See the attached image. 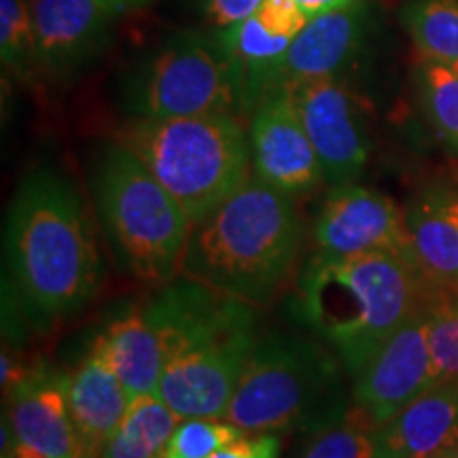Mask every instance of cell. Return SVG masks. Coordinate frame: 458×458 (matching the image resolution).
Masks as SVG:
<instances>
[{
	"label": "cell",
	"instance_id": "cell-1",
	"mask_svg": "<svg viewBox=\"0 0 458 458\" xmlns=\"http://www.w3.org/2000/svg\"><path fill=\"white\" fill-rule=\"evenodd\" d=\"M4 253L13 291L38 320L71 317L100 289L102 263L94 229L72 182L34 168L9 204Z\"/></svg>",
	"mask_w": 458,
	"mask_h": 458
},
{
	"label": "cell",
	"instance_id": "cell-2",
	"mask_svg": "<svg viewBox=\"0 0 458 458\" xmlns=\"http://www.w3.org/2000/svg\"><path fill=\"white\" fill-rule=\"evenodd\" d=\"M164 344L159 397L185 418H225L259 340L253 306L179 276L145 308Z\"/></svg>",
	"mask_w": 458,
	"mask_h": 458
},
{
	"label": "cell",
	"instance_id": "cell-3",
	"mask_svg": "<svg viewBox=\"0 0 458 458\" xmlns=\"http://www.w3.org/2000/svg\"><path fill=\"white\" fill-rule=\"evenodd\" d=\"M300 249L293 198L250 174L219 208L193 223L181 276L263 308L293 274Z\"/></svg>",
	"mask_w": 458,
	"mask_h": 458
},
{
	"label": "cell",
	"instance_id": "cell-4",
	"mask_svg": "<svg viewBox=\"0 0 458 458\" xmlns=\"http://www.w3.org/2000/svg\"><path fill=\"white\" fill-rule=\"evenodd\" d=\"M422 283L414 263L393 253L314 255L300 278V306L354 377L401 325L427 310Z\"/></svg>",
	"mask_w": 458,
	"mask_h": 458
},
{
	"label": "cell",
	"instance_id": "cell-5",
	"mask_svg": "<svg viewBox=\"0 0 458 458\" xmlns=\"http://www.w3.org/2000/svg\"><path fill=\"white\" fill-rule=\"evenodd\" d=\"M198 223L249 179V134L233 113L134 119L119 140Z\"/></svg>",
	"mask_w": 458,
	"mask_h": 458
},
{
	"label": "cell",
	"instance_id": "cell-6",
	"mask_svg": "<svg viewBox=\"0 0 458 458\" xmlns=\"http://www.w3.org/2000/svg\"><path fill=\"white\" fill-rule=\"evenodd\" d=\"M94 193L108 244L131 278L148 286H165L181 276L191 221L168 189L122 142L102 153Z\"/></svg>",
	"mask_w": 458,
	"mask_h": 458
},
{
	"label": "cell",
	"instance_id": "cell-7",
	"mask_svg": "<svg viewBox=\"0 0 458 458\" xmlns=\"http://www.w3.org/2000/svg\"><path fill=\"white\" fill-rule=\"evenodd\" d=\"M122 91L123 108L134 119L246 114L244 72L216 34H170L131 68Z\"/></svg>",
	"mask_w": 458,
	"mask_h": 458
},
{
	"label": "cell",
	"instance_id": "cell-8",
	"mask_svg": "<svg viewBox=\"0 0 458 458\" xmlns=\"http://www.w3.org/2000/svg\"><path fill=\"white\" fill-rule=\"evenodd\" d=\"M335 360L301 335H263L250 351L225 420L244 433H276L297 425L327 397Z\"/></svg>",
	"mask_w": 458,
	"mask_h": 458
},
{
	"label": "cell",
	"instance_id": "cell-9",
	"mask_svg": "<svg viewBox=\"0 0 458 458\" xmlns=\"http://www.w3.org/2000/svg\"><path fill=\"white\" fill-rule=\"evenodd\" d=\"M314 242L323 259L393 253L414 263L405 210L385 193L354 182L331 187L314 223Z\"/></svg>",
	"mask_w": 458,
	"mask_h": 458
},
{
	"label": "cell",
	"instance_id": "cell-10",
	"mask_svg": "<svg viewBox=\"0 0 458 458\" xmlns=\"http://www.w3.org/2000/svg\"><path fill=\"white\" fill-rule=\"evenodd\" d=\"M293 96L325 182L331 187L354 182L371 156L365 111L344 79H314L286 88Z\"/></svg>",
	"mask_w": 458,
	"mask_h": 458
},
{
	"label": "cell",
	"instance_id": "cell-11",
	"mask_svg": "<svg viewBox=\"0 0 458 458\" xmlns=\"http://www.w3.org/2000/svg\"><path fill=\"white\" fill-rule=\"evenodd\" d=\"M371 30L374 11L365 0H359L352 7L312 17L291 41L286 54L270 68L263 81L261 100L272 91L293 88L303 81L344 79L363 55Z\"/></svg>",
	"mask_w": 458,
	"mask_h": 458
},
{
	"label": "cell",
	"instance_id": "cell-12",
	"mask_svg": "<svg viewBox=\"0 0 458 458\" xmlns=\"http://www.w3.org/2000/svg\"><path fill=\"white\" fill-rule=\"evenodd\" d=\"M249 147L253 174L293 199L325 182L323 165L289 89L272 91L253 108Z\"/></svg>",
	"mask_w": 458,
	"mask_h": 458
},
{
	"label": "cell",
	"instance_id": "cell-13",
	"mask_svg": "<svg viewBox=\"0 0 458 458\" xmlns=\"http://www.w3.org/2000/svg\"><path fill=\"white\" fill-rule=\"evenodd\" d=\"M435 385L439 374L428 346L427 310H422L401 325L354 376V403L380 427Z\"/></svg>",
	"mask_w": 458,
	"mask_h": 458
},
{
	"label": "cell",
	"instance_id": "cell-14",
	"mask_svg": "<svg viewBox=\"0 0 458 458\" xmlns=\"http://www.w3.org/2000/svg\"><path fill=\"white\" fill-rule=\"evenodd\" d=\"M37 68L51 79L83 71L111 43V20L98 0H30Z\"/></svg>",
	"mask_w": 458,
	"mask_h": 458
},
{
	"label": "cell",
	"instance_id": "cell-15",
	"mask_svg": "<svg viewBox=\"0 0 458 458\" xmlns=\"http://www.w3.org/2000/svg\"><path fill=\"white\" fill-rule=\"evenodd\" d=\"M376 458H450L458 448V382H439L377 427Z\"/></svg>",
	"mask_w": 458,
	"mask_h": 458
},
{
	"label": "cell",
	"instance_id": "cell-16",
	"mask_svg": "<svg viewBox=\"0 0 458 458\" xmlns=\"http://www.w3.org/2000/svg\"><path fill=\"white\" fill-rule=\"evenodd\" d=\"M9 427L15 445L43 458L77 456L74 435L66 401V377L45 371L28 374L9 393Z\"/></svg>",
	"mask_w": 458,
	"mask_h": 458
},
{
	"label": "cell",
	"instance_id": "cell-17",
	"mask_svg": "<svg viewBox=\"0 0 458 458\" xmlns=\"http://www.w3.org/2000/svg\"><path fill=\"white\" fill-rule=\"evenodd\" d=\"M66 401L79 456H102L122 425L130 394L96 346H91L81 365L66 377Z\"/></svg>",
	"mask_w": 458,
	"mask_h": 458
},
{
	"label": "cell",
	"instance_id": "cell-18",
	"mask_svg": "<svg viewBox=\"0 0 458 458\" xmlns=\"http://www.w3.org/2000/svg\"><path fill=\"white\" fill-rule=\"evenodd\" d=\"M94 346L122 380L130 399L159 393L165 365L164 344L145 310L113 320L96 337Z\"/></svg>",
	"mask_w": 458,
	"mask_h": 458
},
{
	"label": "cell",
	"instance_id": "cell-19",
	"mask_svg": "<svg viewBox=\"0 0 458 458\" xmlns=\"http://www.w3.org/2000/svg\"><path fill=\"white\" fill-rule=\"evenodd\" d=\"M411 253L428 284L458 293V223L445 213L439 191L427 193L405 210Z\"/></svg>",
	"mask_w": 458,
	"mask_h": 458
},
{
	"label": "cell",
	"instance_id": "cell-20",
	"mask_svg": "<svg viewBox=\"0 0 458 458\" xmlns=\"http://www.w3.org/2000/svg\"><path fill=\"white\" fill-rule=\"evenodd\" d=\"M181 420L159 394L130 399L122 425L100 458H162Z\"/></svg>",
	"mask_w": 458,
	"mask_h": 458
},
{
	"label": "cell",
	"instance_id": "cell-21",
	"mask_svg": "<svg viewBox=\"0 0 458 458\" xmlns=\"http://www.w3.org/2000/svg\"><path fill=\"white\" fill-rule=\"evenodd\" d=\"M399 17L422 60L458 72V0H410Z\"/></svg>",
	"mask_w": 458,
	"mask_h": 458
},
{
	"label": "cell",
	"instance_id": "cell-22",
	"mask_svg": "<svg viewBox=\"0 0 458 458\" xmlns=\"http://www.w3.org/2000/svg\"><path fill=\"white\" fill-rule=\"evenodd\" d=\"M377 422L360 405L318 428L300 458H376Z\"/></svg>",
	"mask_w": 458,
	"mask_h": 458
},
{
	"label": "cell",
	"instance_id": "cell-23",
	"mask_svg": "<svg viewBox=\"0 0 458 458\" xmlns=\"http://www.w3.org/2000/svg\"><path fill=\"white\" fill-rule=\"evenodd\" d=\"M422 106L445 145L458 151V72L439 62L422 60L418 68Z\"/></svg>",
	"mask_w": 458,
	"mask_h": 458
},
{
	"label": "cell",
	"instance_id": "cell-24",
	"mask_svg": "<svg viewBox=\"0 0 458 458\" xmlns=\"http://www.w3.org/2000/svg\"><path fill=\"white\" fill-rule=\"evenodd\" d=\"M0 57L4 68L21 77L38 71L32 9L28 0H0Z\"/></svg>",
	"mask_w": 458,
	"mask_h": 458
},
{
	"label": "cell",
	"instance_id": "cell-25",
	"mask_svg": "<svg viewBox=\"0 0 458 458\" xmlns=\"http://www.w3.org/2000/svg\"><path fill=\"white\" fill-rule=\"evenodd\" d=\"M242 428L219 418H185L174 428L162 458H208L244 437Z\"/></svg>",
	"mask_w": 458,
	"mask_h": 458
},
{
	"label": "cell",
	"instance_id": "cell-26",
	"mask_svg": "<svg viewBox=\"0 0 458 458\" xmlns=\"http://www.w3.org/2000/svg\"><path fill=\"white\" fill-rule=\"evenodd\" d=\"M427 323L439 382H458V293L428 303Z\"/></svg>",
	"mask_w": 458,
	"mask_h": 458
},
{
	"label": "cell",
	"instance_id": "cell-27",
	"mask_svg": "<svg viewBox=\"0 0 458 458\" xmlns=\"http://www.w3.org/2000/svg\"><path fill=\"white\" fill-rule=\"evenodd\" d=\"M255 15L259 17V21L267 32L291 38V41L310 21V17L303 13V9L295 0H263Z\"/></svg>",
	"mask_w": 458,
	"mask_h": 458
},
{
	"label": "cell",
	"instance_id": "cell-28",
	"mask_svg": "<svg viewBox=\"0 0 458 458\" xmlns=\"http://www.w3.org/2000/svg\"><path fill=\"white\" fill-rule=\"evenodd\" d=\"M278 452L280 439L274 433H246L238 442L216 450L208 458H278Z\"/></svg>",
	"mask_w": 458,
	"mask_h": 458
},
{
	"label": "cell",
	"instance_id": "cell-29",
	"mask_svg": "<svg viewBox=\"0 0 458 458\" xmlns=\"http://www.w3.org/2000/svg\"><path fill=\"white\" fill-rule=\"evenodd\" d=\"M263 0H206V15L216 28H227L253 17Z\"/></svg>",
	"mask_w": 458,
	"mask_h": 458
},
{
	"label": "cell",
	"instance_id": "cell-30",
	"mask_svg": "<svg viewBox=\"0 0 458 458\" xmlns=\"http://www.w3.org/2000/svg\"><path fill=\"white\" fill-rule=\"evenodd\" d=\"M0 365H3V393L9 394L21 380H24L28 371L24 369V365L13 357V354L7 352V348L3 351V363Z\"/></svg>",
	"mask_w": 458,
	"mask_h": 458
},
{
	"label": "cell",
	"instance_id": "cell-31",
	"mask_svg": "<svg viewBox=\"0 0 458 458\" xmlns=\"http://www.w3.org/2000/svg\"><path fill=\"white\" fill-rule=\"evenodd\" d=\"M297 4L303 9V13L308 17H318L325 13H331V11H340L346 7H352L359 0H295Z\"/></svg>",
	"mask_w": 458,
	"mask_h": 458
},
{
	"label": "cell",
	"instance_id": "cell-32",
	"mask_svg": "<svg viewBox=\"0 0 458 458\" xmlns=\"http://www.w3.org/2000/svg\"><path fill=\"white\" fill-rule=\"evenodd\" d=\"M98 3L106 9L108 15L114 17V15L123 13V11L128 9L131 3H136V0H98Z\"/></svg>",
	"mask_w": 458,
	"mask_h": 458
},
{
	"label": "cell",
	"instance_id": "cell-33",
	"mask_svg": "<svg viewBox=\"0 0 458 458\" xmlns=\"http://www.w3.org/2000/svg\"><path fill=\"white\" fill-rule=\"evenodd\" d=\"M439 199H442V206L445 208V213H448L452 219L458 223V198L452 196V193L439 191Z\"/></svg>",
	"mask_w": 458,
	"mask_h": 458
},
{
	"label": "cell",
	"instance_id": "cell-34",
	"mask_svg": "<svg viewBox=\"0 0 458 458\" xmlns=\"http://www.w3.org/2000/svg\"><path fill=\"white\" fill-rule=\"evenodd\" d=\"M450 458H458V448L454 450V452H452V456Z\"/></svg>",
	"mask_w": 458,
	"mask_h": 458
},
{
	"label": "cell",
	"instance_id": "cell-35",
	"mask_svg": "<svg viewBox=\"0 0 458 458\" xmlns=\"http://www.w3.org/2000/svg\"><path fill=\"white\" fill-rule=\"evenodd\" d=\"M66 458H81V456H79V454H77V456H66Z\"/></svg>",
	"mask_w": 458,
	"mask_h": 458
},
{
	"label": "cell",
	"instance_id": "cell-36",
	"mask_svg": "<svg viewBox=\"0 0 458 458\" xmlns=\"http://www.w3.org/2000/svg\"><path fill=\"white\" fill-rule=\"evenodd\" d=\"M136 3H147V0H136Z\"/></svg>",
	"mask_w": 458,
	"mask_h": 458
},
{
	"label": "cell",
	"instance_id": "cell-37",
	"mask_svg": "<svg viewBox=\"0 0 458 458\" xmlns=\"http://www.w3.org/2000/svg\"><path fill=\"white\" fill-rule=\"evenodd\" d=\"M81 458H83V456H81Z\"/></svg>",
	"mask_w": 458,
	"mask_h": 458
}]
</instances>
